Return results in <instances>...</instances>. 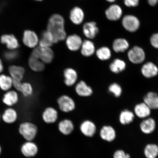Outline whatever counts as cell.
Listing matches in <instances>:
<instances>
[{
	"mask_svg": "<svg viewBox=\"0 0 158 158\" xmlns=\"http://www.w3.org/2000/svg\"><path fill=\"white\" fill-rule=\"evenodd\" d=\"M143 153L146 158H157L158 145L154 143L147 144L144 148Z\"/></svg>",
	"mask_w": 158,
	"mask_h": 158,
	"instance_id": "obj_30",
	"label": "cell"
},
{
	"mask_svg": "<svg viewBox=\"0 0 158 158\" xmlns=\"http://www.w3.org/2000/svg\"><path fill=\"white\" fill-rule=\"evenodd\" d=\"M98 58L102 61L108 60L111 56L110 49L106 47H102L98 49L96 52Z\"/></svg>",
	"mask_w": 158,
	"mask_h": 158,
	"instance_id": "obj_36",
	"label": "cell"
},
{
	"mask_svg": "<svg viewBox=\"0 0 158 158\" xmlns=\"http://www.w3.org/2000/svg\"><path fill=\"white\" fill-rule=\"evenodd\" d=\"M134 117L135 116L133 112L128 110H124L120 114L119 121L122 125H127L133 122Z\"/></svg>",
	"mask_w": 158,
	"mask_h": 158,
	"instance_id": "obj_32",
	"label": "cell"
},
{
	"mask_svg": "<svg viewBox=\"0 0 158 158\" xmlns=\"http://www.w3.org/2000/svg\"><path fill=\"white\" fill-rule=\"evenodd\" d=\"M28 64L31 70L35 72H42L45 68V64L42 61L31 55L29 57Z\"/></svg>",
	"mask_w": 158,
	"mask_h": 158,
	"instance_id": "obj_26",
	"label": "cell"
},
{
	"mask_svg": "<svg viewBox=\"0 0 158 158\" xmlns=\"http://www.w3.org/2000/svg\"><path fill=\"white\" fill-rule=\"evenodd\" d=\"M156 127V124L155 119L148 117L143 119L140 124L139 128L141 131L146 135L153 133Z\"/></svg>",
	"mask_w": 158,
	"mask_h": 158,
	"instance_id": "obj_14",
	"label": "cell"
},
{
	"mask_svg": "<svg viewBox=\"0 0 158 158\" xmlns=\"http://www.w3.org/2000/svg\"><path fill=\"white\" fill-rule=\"evenodd\" d=\"M75 90L78 95L83 97L90 96L93 94L92 88L82 81L77 84Z\"/></svg>",
	"mask_w": 158,
	"mask_h": 158,
	"instance_id": "obj_25",
	"label": "cell"
},
{
	"mask_svg": "<svg viewBox=\"0 0 158 158\" xmlns=\"http://www.w3.org/2000/svg\"><path fill=\"white\" fill-rule=\"evenodd\" d=\"M57 102L60 110L65 113L72 112L76 108L74 100L68 96H61L58 99Z\"/></svg>",
	"mask_w": 158,
	"mask_h": 158,
	"instance_id": "obj_5",
	"label": "cell"
},
{
	"mask_svg": "<svg viewBox=\"0 0 158 158\" xmlns=\"http://www.w3.org/2000/svg\"><path fill=\"white\" fill-rule=\"evenodd\" d=\"M129 46V43L126 39L119 38L114 41L112 48L116 52H122L127 50Z\"/></svg>",
	"mask_w": 158,
	"mask_h": 158,
	"instance_id": "obj_33",
	"label": "cell"
},
{
	"mask_svg": "<svg viewBox=\"0 0 158 158\" xmlns=\"http://www.w3.org/2000/svg\"><path fill=\"white\" fill-rule=\"evenodd\" d=\"M142 74L147 78L156 76L158 73V69L153 63L149 62L144 64L141 69Z\"/></svg>",
	"mask_w": 158,
	"mask_h": 158,
	"instance_id": "obj_23",
	"label": "cell"
},
{
	"mask_svg": "<svg viewBox=\"0 0 158 158\" xmlns=\"http://www.w3.org/2000/svg\"><path fill=\"white\" fill-rule=\"evenodd\" d=\"M64 82L68 86L73 85L78 79V75L76 71L71 68H67L64 71Z\"/></svg>",
	"mask_w": 158,
	"mask_h": 158,
	"instance_id": "obj_22",
	"label": "cell"
},
{
	"mask_svg": "<svg viewBox=\"0 0 158 158\" xmlns=\"http://www.w3.org/2000/svg\"><path fill=\"white\" fill-rule=\"evenodd\" d=\"M42 118L43 121L47 124L54 123L58 119V112L54 108H47L43 112Z\"/></svg>",
	"mask_w": 158,
	"mask_h": 158,
	"instance_id": "obj_17",
	"label": "cell"
},
{
	"mask_svg": "<svg viewBox=\"0 0 158 158\" xmlns=\"http://www.w3.org/2000/svg\"><path fill=\"white\" fill-rule=\"evenodd\" d=\"M124 4L128 7H135L139 4V0H124Z\"/></svg>",
	"mask_w": 158,
	"mask_h": 158,
	"instance_id": "obj_40",
	"label": "cell"
},
{
	"mask_svg": "<svg viewBox=\"0 0 158 158\" xmlns=\"http://www.w3.org/2000/svg\"><path fill=\"white\" fill-rule=\"evenodd\" d=\"M122 24L126 30L130 32H134L139 29L140 22L135 16L128 15L123 17Z\"/></svg>",
	"mask_w": 158,
	"mask_h": 158,
	"instance_id": "obj_4",
	"label": "cell"
},
{
	"mask_svg": "<svg viewBox=\"0 0 158 158\" xmlns=\"http://www.w3.org/2000/svg\"><path fill=\"white\" fill-rule=\"evenodd\" d=\"M38 131L37 126L32 122H23L19 126V133L26 141H33L36 137Z\"/></svg>",
	"mask_w": 158,
	"mask_h": 158,
	"instance_id": "obj_2",
	"label": "cell"
},
{
	"mask_svg": "<svg viewBox=\"0 0 158 158\" xmlns=\"http://www.w3.org/2000/svg\"><path fill=\"white\" fill-rule=\"evenodd\" d=\"M113 158H131L129 153H126L123 150L118 149L114 151L113 155Z\"/></svg>",
	"mask_w": 158,
	"mask_h": 158,
	"instance_id": "obj_39",
	"label": "cell"
},
{
	"mask_svg": "<svg viewBox=\"0 0 158 158\" xmlns=\"http://www.w3.org/2000/svg\"><path fill=\"white\" fill-rule=\"evenodd\" d=\"M2 152V149L1 146L0 145V156H1Z\"/></svg>",
	"mask_w": 158,
	"mask_h": 158,
	"instance_id": "obj_45",
	"label": "cell"
},
{
	"mask_svg": "<svg viewBox=\"0 0 158 158\" xmlns=\"http://www.w3.org/2000/svg\"><path fill=\"white\" fill-rule=\"evenodd\" d=\"M4 69V67L2 60L1 58H0V74L3 72Z\"/></svg>",
	"mask_w": 158,
	"mask_h": 158,
	"instance_id": "obj_43",
	"label": "cell"
},
{
	"mask_svg": "<svg viewBox=\"0 0 158 158\" xmlns=\"http://www.w3.org/2000/svg\"><path fill=\"white\" fill-rule=\"evenodd\" d=\"M58 129L59 131L63 135H70L74 130V124L70 119H64L59 122Z\"/></svg>",
	"mask_w": 158,
	"mask_h": 158,
	"instance_id": "obj_19",
	"label": "cell"
},
{
	"mask_svg": "<svg viewBox=\"0 0 158 158\" xmlns=\"http://www.w3.org/2000/svg\"><path fill=\"white\" fill-rule=\"evenodd\" d=\"M150 41L151 45L154 48L158 49V33L153 35L151 37Z\"/></svg>",
	"mask_w": 158,
	"mask_h": 158,
	"instance_id": "obj_41",
	"label": "cell"
},
{
	"mask_svg": "<svg viewBox=\"0 0 158 158\" xmlns=\"http://www.w3.org/2000/svg\"><path fill=\"white\" fill-rule=\"evenodd\" d=\"M106 17L111 21H116L121 18L122 10L121 7L116 4L110 5L105 11Z\"/></svg>",
	"mask_w": 158,
	"mask_h": 158,
	"instance_id": "obj_16",
	"label": "cell"
},
{
	"mask_svg": "<svg viewBox=\"0 0 158 158\" xmlns=\"http://www.w3.org/2000/svg\"><path fill=\"white\" fill-rule=\"evenodd\" d=\"M134 110L136 115L140 118L145 119L151 115V108L145 102L137 105Z\"/></svg>",
	"mask_w": 158,
	"mask_h": 158,
	"instance_id": "obj_24",
	"label": "cell"
},
{
	"mask_svg": "<svg viewBox=\"0 0 158 158\" xmlns=\"http://www.w3.org/2000/svg\"><path fill=\"white\" fill-rule=\"evenodd\" d=\"M148 2L152 6H154L156 5L158 1L157 0H148Z\"/></svg>",
	"mask_w": 158,
	"mask_h": 158,
	"instance_id": "obj_42",
	"label": "cell"
},
{
	"mask_svg": "<svg viewBox=\"0 0 158 158\" xmlns=\"http://www.w3.org/2000/svg\"><path fill=\"white\" fill-rule=\"evenodd\" d=\"M65 40L67 47L72 51H77L80 49L83 42L81 37L77 34L69 35Z\"/></svg>",
	"mask_w": 158,
	"mask_h": 158,
	"instance_id": "obj_12",
	"label": "cell"
},
{
	"mask_svg": "<svg viewBox=\"0 0 158 158\" xmlns=\"http://www.w3.org/2000/svg\"><path fill=\"white\" fill-rule=\"evenodd\" d=\"M126 64L124 61L120 59H116L110 64V71L114 73L118 74L121 72L125 69Z\"/></svg>",
	"mask_w": 158,
	"mask_h": 158,
	"instance_id": "obj_34",
	"label": "cell"
},
{
	"mask_svg": "<svg viewBox=\"0 0 158 158\" xmlns=\"http://www.w3.org/2000/svg\"><path fill=\"white\" fill-rule=\"evenodd\" d=\"M157 1L158 2V0H157Z\"/></svg>",
	"mask_w": 158,
	"mask_h": 158,
	"instance_id": "obj_48",
	"label": "cell"
},
{
	"mask_svg": "<svg viewBox=\"0 0 158 158\" xmlns=\"http://www.w3.org/2000/svg\"><path fill=\"white\" fill-rule=\"evenodd\" d=\"M35 1H43V0H35Z\"/></svg>",
	"mask_w": 158,
	"mask_h": 158,
	"instance_id": "obj_46",
	"label": "cell"
},
{
	"mask_svg": "<svg viewBox=\"0 0 158 158\" xmlns=\"http://www.w3.org/2000/svg\"><path fill=\"white\" fill-rule=\"evenodd\" d=\"M22 155L27 158H31L36 156L38 153L39 148L33 141H26L21 148Z\"/></svg>",
	"mask_w": 158,
	"mask_h": 158,
	"instance_id": "obj_7",
	"label": "cell"
},
{
	"mask_svg": "<svg viewBox=\"0 0 158 158\" xmlns=\"http://www.w3.org/2000/svg\"><path fill=\"white\" fill-rule=\"evenodd\" d=\"M54 44L52 35L48 31H45L41 33L39 39V46L42 47H51Z\"/></svg>",
	"mask_w": 158,
	"mask_h": 158,
	"instance_id": "obj_29",
	"label": "cell"
},
{
	"mask_svg": "<svg viewBox=\"0 0 158 158\" xmlns=\"http://www.w3.org/2000/svg\"><path fill=\"white\" fill-rule=\"evenodd\" d=\"M1 114H0V120H1Z\"/></svg>",
	"mask_w": 158,
	"mask_h": 158,
	"instance_id": "obj_47",
	"label": "cell"
},
{
	"mask_svg": "<svg viewBox=\"0 0 158 158\" xmlns=\"http://www.w3.org/2000/svg\"><path fill=\"white\" fill-rule=\"evenodd\" d=\"M47 30L52 35L54 43L65 40L67 34L64 17L58 14L51 15L49 19Z\"/></svg>",
	"mask_w": 158,
	"mask_h": 158,
	"instance_id": "obj_1",
	"label": "cell"
},
{
	"mask_svg": "<svg viewBox=\"0 0 158 158\" xmlns=\"http://www.w3.org/2000/svg\"><path fill=\"white\" fill-rule=\"evenodd\" d=\"M96 126L91 120H86L83 121L80 126V130L83 135L87 137L92 138L96 133Z\"/></svg>",
	"mask_w": 158,
	"mask_h": 158,
	"instance_id": "obj_8",
	"label": "cell"
},
{
	"mask_svg": "<svg viewBox=\"0 0 158 158\" xmlns=\"http://www.w3.org/2000/svg\"><path fill=\"white\" fill-rule=\"evenodd\" d=\"M31 55L40 59L45 64H50L54 58V51L51 47L38 46L33 49Z\"/></svg>",
	"mask_w": 158,
	"mask_h": 158,
	"instance_id": "obj_3",
	"label": "cell"
},
{
	"mask_svg": "<svg viewBox=\"0 0 158 158\" xmlns=\"http://www.w3.org/2000/svg\"><path fill=\"white\" fill-rule=\"evenodd\" d=\"M8 71L13 82H22L25 73L24 68L18 65H12L9 67Z\"/></svg>",
	"mask_w": 158,
	"mask_h": 158,
	"instance_id": "obj_11",
	"label": "cell"
},
{
	"mask_svg": "<svg viewBox=\"0 0 158 158\" xmlns=\"http://www.w3.org/2000/svg\"><path fill=\"white\" fill-rule=\"evenodd\" d=\"M13 86V80L11 77L4 74H0V89L4 91L11 90Z\"/></svg>",
	"mask_w": 158,
	"mask_h": 158,
	"instance_id": "obj_31",
	"label": "cell"
},
{
	"mask_svg": "<svg viewBox=\"0 0 158 158\" xmlns=\"http://www.w3.org/2000/svg\"><path fill=\"white\" fill-rule=\"evenodd\" d=\"M128 56L130 62L137 64L143 62L145 55L143 49L139 47L135 46L128 51Z\"/></svg>",
	"mask_w": 158,
	"mask_h": 158,
	"instance_id": "obj_6",
	"label": "cell"
},
{
	"mask_svg": "<svg viewBox=\"0 0 158 158\" xmlns=\"http://www.w3.org/2000/svg\"><path fill=\"white\" fill-rule=\"evenodd\" d=\"M100 137L104 141L111 143L116 137V131L112 126L104 125L102 126L100 131Z\"/></svg>",
	"mask_w": 158,
	"mask_h": 158,
	"instance_id": "obj_10",
	"label": "cell"
},
{
	"mask_svg": "<svg viewBox=\"0 0 158 158\" xmlns=\"http://www.w3.org/2000/svg\"><path fill=\"white\" fill-rule=\"evenodd\" d=\"M1 41L2 44L6 45L9 50H17L19 46L18 40L15 35H2Z\"/></svg>",
	"mask_w": 158,
	"mask_h": 158,
	"instance_id": "obj_18",
	"label": "cell"
},
{
	"mask_svg": "<svg viewBox=\"0 0 158 158\" xmlns=\"http://www.w3.org/2000/svg\"><path fill=\"white\" fill-rule=\"evenodd\" d=\"M2 100L5 105L9 107H12L18 103L19 94L17 91L10 90L4 94Z\"/></svg>",
	"mask_w": 158,
	"mask_h": 158,
	"instance_id": "obj_15",
	"label": "cell"
},
{
	"mask_svg": "<svg viewBox=\"0 0 158 158\" xmlns=\"http://www.w3.org/2000/svg\"><path fill=\"white\" fill-rule=\"evenodd\" d=\"M19 54L16 50H8L3 54L4 58L7 61L11 62L15 60L18 56Z\"/></svg>",
	"mask_w": 158,
	"mask_h": 158,
	"instance_id": "obj_37",
	"label": "cell"
},
{
	"mask_svg": "<svg viewBox=\"0 0 158 158\" xmlns=\"http://www.w3.org/2000/svg\"><path fill=\"white\" fill-rule=\"evenodd\" d=\"M70 19L72 22L76 25L81 24L84 20L85 15L83 10L80 7H75L71 10Z\"/></svg>",
	"mask_w": 158,
	"mask_h": 158,
	"instance_id": "obj_20",
	"label": "cell"
},
{
	"mask_svg": "<svg viewBox=\"0 0 158 158\" xmlns=\"http://www.w3.org/2000/svg\"><path fill=\"white\" fill-rule=\"evenodd\" d=\"M109 91L113 94L116 97H119L121 95L122 89L119 85L116 83L112 84L109 87Z\"/></svg>",
	"mask_w": 158,
	"mask_h": 158,
	"instance_id": "obj_38",
	"label": "cell"
},
{
	"mask_svg": "<svg viewBox=\"0 0 158 158\" xmlns=\"http://www.w3.org/2000/svg\"><path fill=\"white\" fill-rule=\"evenodd\" d=\"M82 31L85 36L90 40L95 38L98 33L99 29L96 23L91 21L85 23L83 26Z\"/></svg>",
	"mask_w": 158,
	"mask_h": 158,
	"instance_id": "obj_13",
	"label": "cell"
},
{
	"mask_svg": "<svg viewBox=\"0 0 158 158\" xmlns=\"http://www.w3.org/2000/svg\"><path fill=\"white\" fill-rule=\"evenodd\" d=\"M18 91L20 92L25 98H29L32 95L34 92L33 87L28 82H22Z\"/></svg>",
	"mask_w": 158,
	"mask_h": 158,
	"instance_id": "obj_35",
	"label": "cell"
},
{
	"mask_svg": "<svg viewBox=\"0 0 158 158\" xmlns=\"http://www.w3.org/2000/svg\"><path fill=\"white\" fill-rule=\"evenodd\" d=\"M23 41L26 46L29 48L34 49L38 46L39 39L34 31L27 30L23 33Z\"/></svg>",
	"mask_w": 158,
	"mask_h": 158,
	"instance_id": "obj_9",
	"label": "cell"
},
{
	"mask_svg": "<svg viewBox=\"0 0 158 158\" xmlns=\"http://www.w3.org/2000/svg\"><path fill=\"white\" fill-rule=\"evenodd\" d=\"M106 1L109 2L113 3L116 0H106Z\"/></svg>",
	"mask_w": 158,
	"mask_h": 158,
	"instance_id": "obj_44",
	"label": "cell"
},
{
	"mask_svg": "<svg viewBox=\"0 0 158 158\" xmlns=\"http://www.w3.org/2000/svg\"><path fill=\"white\" fill-rule=\"evenodd\" d=\"M81 54L85 57L92 56L95 51V47L94 43L90 40H86L83 41L81 47Z\"/></svg>",
	"mask_w": 158,
	"mask_h": 158,
	"instance_id": "obj_27",
	"label": "cell"
},
{
	"mask_svg": "<svg viewBox=\"0 0 158 158\" xmlns=\"http://www.w3.org/2000/svg\"><path fill=\"white\" fill-rule=\"evenodd\" d=\"M18 114L14 108L9 107L6 109L1 116V118L5 123L12 124L16 122Z\"/></svg>",
	"mask_w": 158,
	"mask_h": 158,
	"instance_id": "obj_21",
	"label": "cell"
},
{
	"mask_svg": "<svg viewBox=\"0 0 158 158\" xmlns=\"http://www.w3.org/2000/svg\"><path fill=\"white\" fill-rule=\"evenodd\" d=\"M144 101L151 110L158 109V95L155 93H148L144 97Z\"/></svg>",
	"mask_w": 158,
	"mask_h": 158,
	"instance_id": "obj_28",
	"label": "cell"
}]
</instances>
